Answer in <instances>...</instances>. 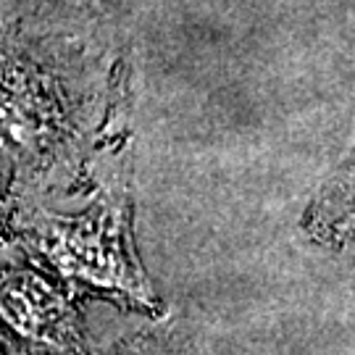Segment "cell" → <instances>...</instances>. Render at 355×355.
I'll list each match as a JSON object with an SVG mask.
<instances>
[{
	"label": "cell",
	"instance_id": "6da1fadb",
	"mask_svg": "<svg viewBox=\"0 0 355 355\" xmlns=\"http://www.w3.org/2000/svg\"><path fill=\"white\" fill-rule=\"evenodd\" d=\"M3 21L37 26V29H58L71 32L79 16H89V0H0Z\"/></svg>",
	"mask_w": 355,
	"mask_h": 355
},
{
	"label": "cell",
	"instance_id": "7a4b0ae2",
	"mask_svg": "<svg viewBox=\"0 0 355 355\" xmlns=\"http://www.w3.org/2000/svg\"><path fill=\"white\" fill-rule=\"evenodd\" d=\"M53 295L40 284H26L11 292L8 303H6V313L11 321L21 329H37L40 324H45V318L51 313Z\"/></svg>",
	"mask_w": 355,
	"mask_h": 355
}]
</instances>
